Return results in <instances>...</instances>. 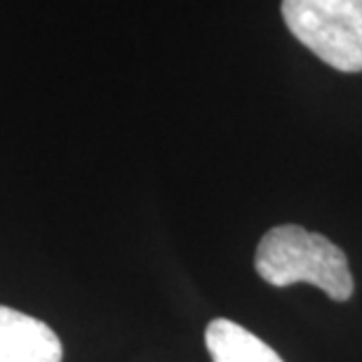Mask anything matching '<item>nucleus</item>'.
Masks as SVG:
<instances>
[{"label":"nucleus","instance_id":"nucleus-1","mask_svg":"<svg viewBox=\"0 0 362 362\" xmlns=\"http://www.w3.org/2000/svg\"><path fill=\"white\" fill-rule=\"evenodd\" d=\"M255 269L273 287L308 282L332 301H349L356 289L344 250L294 223L275 226L259 240Z\"/></svg>","mask_w":362,"mask_h":362},{"label":"nucleus","instance_id":"nucleus-2","mask_svg":"<svg viewBox=\"0 0 362 362\" xmlns=\"http://www.w3.org/2000/svg\"><path fill=\"white\" fill-rule=\"evenodd\" d=\"M282 17L317 59L341 74L362 71V0H282Z\"/></svg>","mask_w":362,"mask_h":362},{"label":"nucleus","instance_id":"nucleus-3","mask_svg":"<svg viewBox=\"0 0 362 362\" xmlns=\"http://www.w3.org/2000/svg\"><path fill=\"white\" fill-rule=\"evenodd\" d=\"M62 341L49 325L0 306V362H62Z\"/></svg>","mask_w":362,"mask_h":362},{"label":"nucleus","instance_id":"nucleus-4","mask_svg":"<svg viewBox=\"0 0 362 362\" xmlns=\"http://www.w3.org/2000/svg\"><path fill=\"white\" fill-rule=\"evenodd\" d=\"M205 346L212 362H285L257 334L226 317L207 325Z\"/></svg>","mask_w":362,"mask_h":362}]
</instances>
